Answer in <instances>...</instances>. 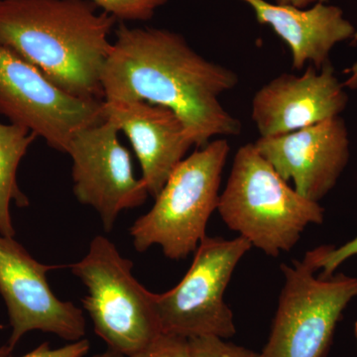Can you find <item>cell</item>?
<instances>
[{
  "label": "cell",
  "instance_id": "obj_1",
  "mask_svg": "<svg viewBox=\"0 0 357 357\" xmlns=\"http://www.w3.org/2000/svg\"><path fill=\"white\" fill-rule=\"evenodd\" d=\"M236 73L206 60L178 33L121 22L103 66V100H142L172 110L197 148L217 135H241L243 124L220 96L238 84Z\"/></svg>",
  "mask_w": 357,
  "mask_h": 357
},
{
  "label": "cell",
  "instance_id": "obj_2",
  "mask_svg": "<svg viewBox=\"0 0 357 357\" xmlns=\"http://www.w3.org/2000/svg\"><path fill=\"white\" fill-rule=\"evenodd\" d=\"M98 9L88 0H0V45L68 95L102 100L117 20Z\"/></svg>",
  "mask_w": 357,
  "mask_h": 357
},
{
  "label": "cell",
  "instance_id": "obj_3",
  "mask_svg": "<svg viewBox=\"0 0 357 357\" xmlns=\"http://www.w3.org/2000/svg\"><path fill=\"white\" fill-rule=\"evenodd\" d=\"M218 211L230 229L272 257L295 248L307 225H321L325 215L319 203L301 196L278 175L255 143L234 155Z\"/></svg>",
  "mask_w": 357,
  "mask_h": 357
},
{
  "label": "cell",
  "instance_id": "obj_4",
  "mask_svg": "<svg viewBox=\"0 0 357 357\" xmlns=\"http://www.w3.org/2000/svg\"><path fill=\"white\" fill-rule=\"evenodd\" d=\"M229 153L227 139L213 140L178 164L151 210L129 229L138 252L159 245L169 259L180 260L197 250L206 236L211 213L218 210Z\"/></svg>",
  "mask_w": 357,
  "mask_h": 357
},
{
  "label": "cell",
  "instance_id": "obj_5",
  "mask_svg": "<svg viewBox=\"0 0 357 357\" xmlns=\"http://www.w3.org/2000/svg\"><path fill=\"white\" fill-rule=\"evenodd\" d=\"M68 267L86 286L84 309L109 349L129 357L162 335L154 293L141 285L132 261L107 237H93L83 259Z\"/></svg>",
  "mask_w": 357,
  "mask_h": 357
},
{
  "label": "cell",
  "instance_id": "obj_6",
  "mask_svg": "<svg viewBox=\"0 0 357 357\" xmlns=\"http://www.w3.org/2000/svg\"><path fill=\"white\" fill-rule=\"evenodd\" d=\"M251 248L243 236L204 237L182 280L165 293H154L162 333L187 340L234 337V314L223 296L234 269Z\"/></svg>",
  "mask_w": 357,
  "mask_h": 357
},
{
  "label": "cell",
  "instance_id": "obj_7",
  "mask_svg": "<svg viewBox=\"0 0 357 357\" xmlns=\"http://www.w3.org/2000/svg\"><path fill=\"white\" fill-rule=\"evenodd\" d=\"M281 270L284 287L261 357H325L342 312L357 297V277L316 276L305 259Z\"/></svg>",
  "mask_w": 357,
  "mask_h": 357
},
{
  "label": "cell",
  "instance_id": "obj_8",
  "mask_svg": "<svg viewBox=\"0 0 357 357\" xmlns=\"http://www.w3.org/2000/svg\"><path fill=\"white\" fill-rule=\"evenodd\" d=\"M102 102L68 95L0 45V114L43 138L53 149L67 153L76 133L102 122Z\"/></svg>",
  "mask_w": 357,
  "mask_h": 357
},
{
  "label": "cell",
  "instance_id": "obj_9",
  "mask_svg": "<svg viewBox=\"0 0 357 357\" xmlns=\"http://www.w3.org/2000/svg\"><path fill=\"white\" fill-rule=\"evenodd\" d=\"M119 134L114 124L102 121L76 133L67 150L75 196L96 210L107 232L122 211L142 206L149 196L144 182L134 175L130 153Z\"/></svg>",
  "mask_w": 357,
  "mask_h": 357
},
{
  "label": "cell",
  "instance_id": "obj_10",
  "mask_svg": "<svg viewBox=\"0 0 357 357\" xmlns=\"http://www.w3.org/2000/svg\"><path fill=\"white\" fill-rule=\"evenodd\" d=\"M62 266L37 261L14 237L0 234V294L11 326L8 345L15 347L32 331L53 333L69 342L86 335V319L72 302L59 299L47 274Z\"/></svg>",
  "mask_w": 357,
  "mask_h": 357
},
{
  "label": "cell",
  "instance_id": "obj_11",
  "mask_svg": "<svg viewBox=\"0 0 357 357\" xmlns=\"http://www.w3.org/2000/svg\"><path fill=\"white\" fill-rule=\"evenodd\" d=\"M257 151L298 194L319 203L337 185L351 157L349 131L340 116L273 137H260Z\"/></svg>",
  "mask_w": 357,
  "mask_h": 357
},
{
  "label": "cell",
  "instance_id": "obj_12",
  "mask_svg": "<svg viewBox=\"0 0 357 357\" xmlns=\"http://www.w3.org/2000/svg\"><path fill=\"white\" fill-rule=\"evenodd\" d=\"M349 96L330 62L304 74H282L253 96L251 117L260 137H273L340 116Z\"/></svg>",
  "mask_w": 357,
  "mask_h": 357
},
{
  "label": "cell",
  "instance_id": "obj_13",
  "mask_svg": "<svg viewBox=\"0 0 357 357\" xmlns=\"http://www.w3.org/2000/svg\"><path fill=\"white\" fill-rule=\"evenodd\" d=\"M103 121L128 136L148 194L156 198L192 146L183 122L172 110L142 100L102 102Z\"/></svg>",
  "mask_w": 357,
  "mask_h": 357
},
{
  "label": "cell",
  "instance_id": "obj_14",
  "mask_svg": "<svg viewBox=\"0 0 357 357\" xmlns=\"http://www.w3.org/2000/svg\"><path fill=\"white\" fill-rule=\"evenodd\" d=\"M239 1L248 4L257 22L270 26L287 44L295 70H302L307 63L321 70L330 62L328 57L333 47L354 38L356 32L337 6L317 3L311 8H298L270 3L266 0Z\"/></svg>",
  "mask_w": 357,
  "mask_h": 357
},
{
  "label": "cell",
  "instance_id": "obj_15",
  "mask_svg": "<svg viewBox=\"0 0 357 357\" xmlns=\"http://www.w3.org/2000/svg\"><path fill=\"white\" fill-rule=\"evenodd\" d=\"M37 135L17 124L0 122V234L15 236L10 213V204L18 208L29 206V199L17 183L21 160L27 153Z\"/></svg>",
  "mask_w": 357,
  "mask_h": 357
},
{
  "label": "cell",
  "instance_id": "obj_16",
  "mask_svg": "<svg viewBox=\"0 0 357 357\" xmlns=\"http://www.w3.org/2000/svg\"><path fill=\"white\" fill-rule=\"evenodd\" d=\"M102 13L121 21H147L153 17L157 9L168 0H88Z\"/></svg>",
  "mask_w": 357,
  "mask_h": 357
},
{
  "label": "cell",
  "instance_id": "obj_17",
  "mask_svg": "<svg viewBox=\"0 0 357 357\" xmlns=\"http://www.w3.org/2000/svg\"><path fill=\"white\" fill-rule=\"evenodd\" d=\"M356 255H357V236L340 248H335L333 245H321L312 249L306 253L304 259L307 260L317 270V272L321 270V274L319 276L326 278V277L333 276L340 265Z\"/></svg>",
  "mask_w": 357,
  "mask_h": 357
},
{
  "label": "cell",
  "instance_id": "obj_18",
  "mask_svg": "<svg viewBox=\"0 0 357 357\" xmlns=\"http://www.w3.org/2000/svg\"><path fill=\"white\" fill-rule=\"evenodd\" d=\"M189 344L192 357H261L257 352L217 337H194Z\"/></svg>",
  "mask_w": 357,
  "mask_h": 357
},
{
  "label": "cell",
  "instance_id": "obj_19",
  "mask_svg": "<svg viewBox=\"0 0 357 357\" xmlns=\"http://www.w3.org/2000/svg\"><path fill=\"white\" fill-rule=\"evenodd\" d=\"M129 357H192L189 340L162 333L146 349Z\"/></svg>",
  "mask_w": 357,
  "mask_h": 357
},
{
  "label": "cell",
  "instance_id": "obj_20",
  "mask_svg": "<svg viewBox=\"0 0 357 357\" xmlns=\"http://www.w3.org/2000/svg\"><path fill=\"white\" fill-rule=\"evenodd\" d=\"M89 349V342L86 338L70 342L59 349H52L49 342H43L38 347L20 357H83Z\"/></svg>",
  "mask_w": 357,
  "mask_h": 357
},
{
  "label": "cell",
  "instance_id": "obj_21",
  "mask_svg": "<svg viewBox=\"0 0 357 357\" xmlns=\"http://www.w3.org/2000/svg\"><path fill=\"white\" fill-rule=\"evenodd\" d=\"M328 0H275V3L279 6H289L298 8H307V6L317 3H326Z\"/></svg>",
  "mask_w": 357,
  "mask_h": 357
},
{
  "label": "cell",
  "instance_id": "obj_22",
  "mask_svg": "<svg viewBox=\"0 0 357 357\" xmlns=\"http://www.w3.org/2000/svg\"><path fill=\"white\" fill-rule=\"evenodd\" d=\"M352 41H354V44L357 43V30ZM345 73L349 74V77L344 83V88L357 89V62L352 65L351 69L347 70Z\"/></svg>",
  "mask_w": 357,
  "mask_h": 357
},
{
  "label": "cell",
  "instance_id": "obj_23",
  "mask_svg": "<svg viewBox=\"0 0 357 357\" xmlns=\"http://www.w3.org/2000/svg\"><path fill=\"white\" fill-rule=\"evenodd\" d=\"M84 357V356H83ZM91 357H126L122 356V354H119V352L112 351V349H107V351L102 352V354H96V356H93Z\"/></svg>",
  "mask_w": 357,
  "mask_h": 357
},
{
  "label": "cell",
  "instance_id": "obj_24",
  "mask_svg": "<svg viewBox=\"0 0 357 357\" xmlns=\"http://www.w3.org/2000/svg\"><path fill=\"white\" fill-rule=\"evenodd\" d=\"M13 347H9L8 344L0 347V357H10L13 354Z\"/></svg>",
  "mask_w": 357,
  "mask_h": 357
},
{
  "label": "cell",
  "instance_id": "obj_25",
  "mask_svg": "<svg viewBox=\"0 0 357 357\" xmlns=\"http://www.w3.org/2000/svg\"><path fill=\"white\" fill-rule=\"evenodd\" d=\"M354 335H356V347H357V321L356 323V326H354Z\"/></svg>",
  "mask_w": 357,
  "mask_h": 357
}]
</instances>
